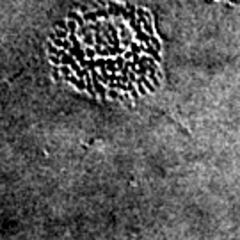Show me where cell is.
<instances>
[{
  "label": "cell",
  "instance_id": "7",
  "mask_svg": "<svg viewBox=\"0 0 240 240\" xmlns=\"http://www.w3.org/2000/svg\"><path fill=\"white\" fill-rule=\"evenodd\" d=\"M139 80L142 82V85L146 87V89H148V91H149V93H155V89H157V87H155L153 84L149 82V78H148L146 75H139Z\"/></svg>",
  "mask_w": 240,
  "mask_h": 240
},
{
  "label": "cell",
  "instance_id": "18",
  "mask_svg": "<svg viewBox=\"0 0 240 240\" xmlns=\"http://www.w3.org/2000/svg\"><path fill=\"white\" fill-rule=\"evenodd\" d=\"M123 64H125V61H123L121 57H117V59H116V68H119V70H121V68H123Z\"/></svg>",
  "mask_w": 240,
  "mask_h": 240
},
{
  "label": "cell",
  "instance_id": "14",
  "mask_svg": "<svg viewBox=\"0 0 240 240\" xmlns=\"http://www.w3.org/2000/svg\"><path fill=\"white\" fill-rule=\"evenodd\" d=\"M137 89H139V91H137L139 94H146V93H148V91H146V87L142 85V82H141V80H137Z\"/></svg>",
  "mask_w": 240,
  "mask_h": 240
},
{
  "label": "cell",
  "instance_id": "19",
  "mask_svg": "<svg viewBox=\"0 0 240 240\" xmlns=\"http://www.w3.org/2000/svg\"><path fill=\"white\" fill-rule=\"evenodd\" d=\"M96 14H98V18H100V16H109V11L107 9H100V11H96Z\"/></svg>",
  "mask_w": 240,
  "mask_h": 240
},
{
  "label": "cell",
  "instance_id": "5",
  "mask_svg": "<svg viewBox=\"0 0 240 240\" xmlns=\"http://www.w3.org/2000/svg\"><path fill=\"white\" fill-rule=\"evenodd\" d=\"M109 13H112L114 16H119V14H125V18H128V14H126L125 11H123V7H121L119 4H116V2H110V4H109Z\"/></svg>",
  "mask_w": 240,
  "mask_h": 240
},
{
  "label": "cell",
  "instance_id": "13",
  "mask_svg": "<svg viewBox=\"0 0 240 240\" xmlns=\"http://www.w3.org/2000/svg\"><path fill=\"white\" fill-rule=\"evenodd\" d=\"M55 38H59V39H66V38H68L66 29H63V30H61V29H57V30H55Z\"/></svg>",
  "mask_w": 240,
  "mask_h": 240
},
{
  "label": "cell",
  "instance_id": "4",
  "mask_svg": "<svg viewBox=\"0 0 240 240\" xmlns=\"http://www.w3.org/2000/svg\"><path fill=\"white\" fill-rule=\"evenodd\" d=\"M70 53H71L73 57H77L78 61H84V59H85V53H84V50L80 48V45H71V46H70Z\"/></svg>",
  "mask_w": 240,
  "mask_h": 240
},
{
  "label": "cell",
  "instance_id": "16",
  "mask_svg": "<svg viewBox=\"0 0 240 240\" xmlns=\"http://www.w3.org/2000/svg\"><path fill=\"white\" fill-rule=\"evenodd\" d=\"M84 53H85L87 57H94V55H96V50H94V48H91V46H89V48H85V50H84Z\"/></svg>",
  "mask_w": 240,
  "mask_h": 240
},
{
  "label": "cell",
  "instance_id": "6",
  "mask_svg": "<svg viewBox=\"0 0 240 240\" xmlns=\"http://www.w3.org/2000/svg\"><path fill=\"white\" fill-rule=\"evenodd\" d=\"M144 45H146V46H144V50L148 52V55H149V57H153L155 61H160V53H158V50H155V48H153V45H149V41H146Z\"/></svg>",
  "mask_w": 240,
  "mask_h": 240
},
{
  "label": "cell",
  "instance_id": "9",
  "mask_svg": "<svg viewBox=\"0 0 240 240\" xmlns=\"http://www.w3.org/2000/svg\"><path fill=\"white\" fill-rule=\"evenodd\" d=\"M70 18L77 21V25H78V27H84V18L80 16V14H77V13H70Z\"/></svg>",
  "mask_w": 240,
  "mask_h": 240
},
{
  "label": "cell",
  "instance_id": "17",
  "mask_svg": "<svg viewBox=\"0 0 240 240\" xmlns=\"http://www.w3.org/2000/svg\"><path fill=\"white\" fill-rule=\"evenodd\" d=\"M107 96H110L112 100H117V98H119V93L114 91V89H110V91H107Z\"/></svg>",
  "mask_w": 240,
  "mask_h": 240
},
{
  "label": "cell",
  "instance_id": "1",
  "mask_svg": "<svg viewBox=\"0 0 240 240\" xmlns=\"http://www.w3.org/2000/svg\"><path fill=\"white\" fill-rule=\"evenodd\" d=\"M137 14H139V23H142V30L146 32L148 36H153L155 34V29H153V23H151V14L146 13V11L139 9L137 11Z\"/></svg>",
  "mask_w": 240,
  "mask_h": 240
},
{
  "label": "cell",
  "instance_id": "12",
  "mask_svg": "<svg viewBox=\"0 0 240 240\" xmlns=\"http://www.w3.org/2000/svg\"><path fill=\"white\" fill-rule=\"evenodd\" d=\"M84 20H87V21H98L96 18H98V14L96 13H87V14H84L82 16Z\"/></svg>",
  "mask_w": 240,
  "mask_h": 240
},
{
  "label": "cell",
  "instance_id": "15",
  "mask_svg": "<svg viewBox=\"0 0 240 240\" xmlns=\"http://www.w3.org/2000/svg\"><path fill=\"white\" fill-rule=\"evenodd\" d=\"M50 61H52L55 66H59V64H61V57H59V55H53V53H50Z\"/></svg>",
  "mask_w": 240,
  "mask_h": 240
},
{
  "label": "cell",
  "instance_id": "20",
  "mask_svg": "<svg viewBox=\"0 0 240 240\" xmlns=\"http://www.w3.org/2000/svg\"><path fill=\"white\" fill-rule=\"evenodd\" d=\"M52 77H53V80H61V73H59V70H53Z\"/></svg>",
  "mask_w": 240,
  "mask_h": 240
},
{
  "label": "cell",
  "instance_id": "11",
  "mask_svg": "<svg viewBox=\"0 0 240 240\" xmlns=\"http://www.w3.org/2000/svg\"><path fill=\"white\" fill-rule=\"evenodd\" d=\"M126 91H128V94H130L134 100H137V98H139V93L134 89V85H132V84H128V85H126Z\"/></svg>",
  "mask_w": 240,
  "mask_h": 240
},
{
  "label": "cell",
  "instance_id": "2",
  "mask_svg": "<svg viewBox=\"0 0 240 240\" xmlns=\"http://www.w3.org/2000/svg\"><path fill=\"white\" fill-rule=\"evenodd\" d=\"M93 89H94V93L98 94L102 100H105V98H107V91H105V87L102 85V82H100L96 77H93Z\"/></svg>",
  "mask_w": 240,
  "mask_h": 240
},
{
  "label": "cell",
  "instance_id": "3",
  "mask_svg": "<svg viewBox=\"0 0 240 240\" xmlns=\"http://www.w3.org/2000/svg\"><path fill=\"white\" fill-rule=\"evenodd\" d=\"M119 30H121V38H123V45H130V41H132V30L126 27V25H123V23H119Z\"/></svg>",
  "mask_w": 240,
  "mask_h": 240
},
{
  "label": "cell",
  "instance_id": "10",
  "mask_svg": "<svg viewBox=\"0 0 240 240\" xmlns=\"http://www.w3.org/2000/svg\"><path fill=\"white\" fill-rule=\"evenodd\" d=\"M77 27H78V25H77V21L75 20H70L68 23H66V29H68L70 34H75V32H77Z\"/></svg>",
  "mask_w": 240,
  "mask_h": 240
},
{
  "label": "cell",
  "instance_id": "8",
  "mask_svg": "<svg viewBox=\"0 0 240 240\" xmlns=\"http://www.w3.org/2000/svg\"><path fill=\"white\" fill-rule=\"evenodd\" d=\"M103 68H105V70H109V71H112V73L117 70V68H116V61H112V59H107V61H105V64H103Z\"/></svg>",
  "mask_w": 240,
  "mask_h": 240
},
{
  "label": "cell",
  "instance_id": "21",
  "mask_svg": "<svg viewBox=\"0 0 240 240\" xmlns=\"http://www.w3.org/2000/svg\"><path fill=\"white\" fill-rule=\"evenodd\" d=\"M59 27H61V29H66V23H64V21H59ZM66 30H68V29H66Z\"/></svg>",
  "mask_w": 240,
  "mask_h": 240
}]
</instances>
